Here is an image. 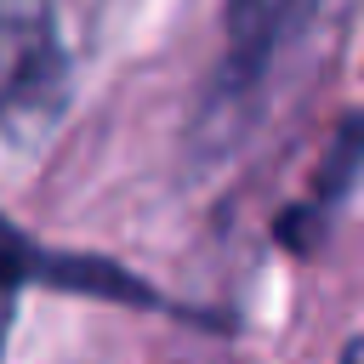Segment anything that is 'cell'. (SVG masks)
<instances>
[{
  "instance_id": "1",
  "label": "cell",
  "mask_w": 364,
  "mask_h": 364,
  "mask_svg": "<svg viewBox=\"0 0 364 364\" xmlns=\"http://www.w3.org/2000/svg\"><path fill=\"white\" fill-rule=\"evenodd\" d=\"M68 102V51L51 0H0V131L23 148L51 136Z\"/></svg>"
},
{
  "instance_id": "2",
  "label": "cell",
  "mask_w": 364,
  "mask_h": 364,
  "mask_svg": "<svg viewBox=\"0 0 364 364\" xmlns=\"http://www.w3.org/2000/svg\"><path fill=\"white\" fill-rule=\"evenodd\" d=\"M313 6L318 0H228L222 6V63H216V80H210V119L222 108L228 114L245 108V97L262 85L267 63L290 46V34L307 23Z\"/></svg>"
},
{
  "instance_id": "3",
  "label": "cell",
  "mask_w": 364,
  "mask_h": 364,
  "mask_svg": "<svg viewBox=\"0 0 364 364\" xmlns=\"http://www.w3.org/2000/svg\"><path fill=\"white\" fill-rule=\"evenodd\" d=\"M358 171H364V114H347V119L336 125V136H330L324 159H318V188H313V199H307V205H296V210L279 222V239H284V245H296V250H307V245L318 239L324 216L353 193Z\"/></svg>"
},
{
  "instance_id": "4",
  "label": "cell",
  "mask_w": 364,
  "mask_h": 364,
  "mask_svg": "<svg viewBox=\"0 0 364 364\" xmlns=\"http://www.w3.org/2000/svg\"><path fill=\"white\" fill-rule=\"evenodd\" d=\"M28 279H46V250L28 245L6 216H0V347H6V324H11V301Z\"/></svg>"
},
{
  "instance_id": "5",
  "label": "cell",
  "mask_w": 364,
  "mask_h": 364,
  "mask_svg": "<svg viewBox=\"0 0 364 364\" xmlns=\"http://www.w3.org/2000/svg\"><path fill=\"white\" fill-rule=\"evenodd\" d=\"M341 364H364V347H347V353H341Z\"/></svg>"
}]
</instances>
